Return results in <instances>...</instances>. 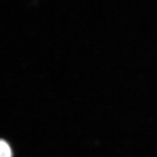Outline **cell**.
Returning <instances> with one entry per match:
<instances>
[{
	"label": "cell",
	"instance_id": "cell-1",
	"mask_svg": "<svg viewBox=\"0 0 157 157\" xmlns=\"http://www.w3.org/2000/svg\"><path fill=\"white\" fill-rule=\"evenodd\" d=\"M0 157H12L11 147L3 140H0Z\"/></svg>",
	"mask_w": 157,
	"mask_h": 157
}]
</instances>
